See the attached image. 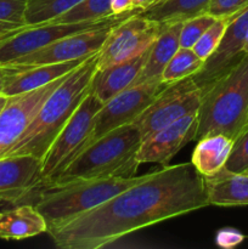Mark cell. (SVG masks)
<instances>
[{"label":"cell","instance_id":"6da1fadb","mask_svg":"<svg viewBox=\"0 0 248 249\" xmlns=\"http://www.w3.org/2000/svg\"><path fill=\"white\" fill-rule=\"evenodd\" d=\"M207 206L204 178L190 160L145 174L138 184L48 233L61 249H99Z\"/></svg>","mask_w":248,"mask_h":249},{"label":"cell","instance_id":"7a4b0ae2","mask_svg":"<svg viewBox=\"0 0 248 249\" xmlns=\"http://www.w3.org/2000/svg\"><path fill=\"white\" fill-rule=\"evenodd\" d=\"M97 68V53L73 70L45 100L14 147L5 155H32L43 158L61 129L90 90Z\"/></svg>","mask_w":248,"mask_h":249},{"label":"cell","instance_id":"3957f363","mask_svg":"<svg viewBox=\"0 0 248 249\" xmlns=\"http://www.w3.org/2000/svg\"><path fill=\"white\" fill-rule=\"evenodd\" d=\"M195 140L223 134L236 140L248 125V53L203 88Z\"/></svg>","mask_w":248,"mask_h":249},{"label":"cell","instance_id":"277c9868","mask_svg":"<svg viewBox=\"0 0 248 249\" xmlns=\"http://www.w3.org/2000/svg\"><path fill=\"white\" fill-rule=\"evenodd\" d=\"M141 142L142 136L135 123L113 129L78 153L46 187L63 186L82 180L135 177L140 165L136 155Z\"/></svg>","mask_w":248,"mask_h":249},{"label":"cell","instance_id":"5b68a950","mask_svg":"<svg viewBox=\"0 0 248 249\" xmlns=\"http://www.w3.org/2000/svg\"><path fill=\"white\" fill-rule=\"evenodd\" d=\"M143 175L133 178H106L75 181L39 190L33 206L40 212L49 230L58 228L80 214L100 206L141 181Z\"/></svg>","mask_w":248,"mask_h":249},{"label":"cell","instance_id":"8992f818","mask_svg":"<svg viewBox=\"0 0 248 249\" xmlns=\"http://www.w3.org/2000/svg\"><path fill=\"white\" fill-rule=\"evenodd\" d=\"M102 105L89 90L41 158L40 189L49 186L74 160L75 156L82 152L92 130V119Z\"/></svg>","mask_w":248,"mask_h":249},{"label":"cell","instance_id":"52a82bcc","mask_svg":"<svg viewBox=\"0 0 248 249\" xmlns=\"http://www.w3.org/2000/svg\"><path fill=\"white\" fill-rule=\"evenodd\" d=\"M202 94L203 88L195 82L194 77L165 85L134 122L140 129L142 140L177 119L198 112Z\"/></svg>","mask_w":248,"mask_h":249},{"label":"cell","instance_id":"ba28073f","mask_svg":"<svg viewBox=\"0 0 248 249\" xmlns=\"http://www.w3.org/2000/svg\"><path fill=\"white\" fill-rule=\"evenodd\" d=\"M165 85L160 78L133 84L105 102L92 119V130L83 150L108 131L134 123Z\"/></svg>","mask_w":248,"mask_h":249},{"label":"cell","instance_id":"9c48e42d","mask_svg":"<svg viewBox=\"0 0 248 249\" xmlns=\"http://www.w3.org/2000/svg\"><path fill=\"white\" fill-rule=\"evenodd\" d=\"M138 11V10H134ZM123 15H113L111 17L94 22H82V23H46L26 26L19 31L0 38V66H14L16 61L63 36L87 31V29L96 28L111 22L118 21L123 17L128 16L131 12Z\"/></svg>","mask_w":248,"mask_h":249},{"label":"cell","instance_id":"30bf717a","mask_svg":"<svg viewBox=\"0 0 248 249\" xmlns=\"http://www.w3.org/2000/svg\"><path fill=\"white\" fill-rule=\"evenodd\" d=\"M162 26L135 11L112 28L97 53V68L133 58L152 46Z\"/></svg>","mask_w":248,"mask_h":249},{"label":"cell","instance_id":"8fae6325","mask_svg":"<svg viewBox=\"0 0 248 249\" xmlns=\"http://www.w3.org/2000/svg\"><path fill=\"white\" fill-rule=\"evenodd\" d=\"M125 17L118 19V21L96 27V28L87 29V31L63 36L58 40L19 58L14 66L31 68L35 67V66L67 62V61L89 57V56L99 53V50L104 45L105 40L111 33L112 28L121 21H123Z\"/></svg>","mask_w":248,"mask_h":249},{"label":"cell","instance_id":"7c38bea8","mask_svg":"<svg viewBox=\"0 0 248 249\" xmlns=\"http://www.w3.org/2000/svg\"><path fill=\"white\" fill-rule=\"evenodd\" d=\"M68 74L32 91L7 97L6 104L0 112V158L5 157L14 147L38 113L41 105Z\"/></svg>","mask_w":248,"mask_h":249},{"label":"cell","instance_id":"4fadbf2b","mask_svg":"<svg viewBox=\"0 0 248 249\" xmlns=\"http://www.w3.org/2000/svg\"><path fill=\"white\" fill-rule=\"evenodd\" d=\"M248 36V5L230 18L226 31L216 50L204 61L203 67L194 75L201 88L223 74L243 56L246 38Z\"/></svg>","mask_w":248,"mask_h":249},{"label":"cell","instance_id":"5bb4252c","mask_svg":"<svg viewBox=\"0 0 248 249\" xmlns=\"http://www.w3.org/2000/svg\"><path fill=\"white\" fill-rule=\"evenodd\" d=\"M197 118V112L187 114L142 140L136 155L138 162L167 164L186 143L195 140Z\"/></svg>","mask_w":248,"mask_h":249},{"label":"cell","instance_id":"9a60e30c","mask_svg":"<svg viewBox=\"0 0 248 249\" xmlns=\"http://www.w3.org/2000/svg\"><path fill=\"white\" fill-rule=\"evenodd\" d=\"M41 160L32 155L0 158V202L18 203L41 186Z\"/></svg>","mask_w":248,"mask_h":249},{"label":"cell","instance_id":"2e32d148","mask_svg":"<svg viewBox=\"0 0 248 249\" xmlns=\"http://www.w3.org/2000/svg\"><path fill=\"white\" fill-rule=\"evenodd\" d=\"M148 50L126 61L96 68L90 83V91L105 104L111 97L135 83L147 58Z\"/></svg>","mask_w":248,"mask_h":249},{"label":"cell","instance_id":"e0dca14e","mask_svg":"<svg viewBox=\"0 0 248 249\" xmlns=\"http://www.w3.org/2000/svg\"><path fill=\"white\" fill-rule=\"evenodd\" d=\"M87 58L24 68V70L14 73L7 78L0 94L9 97L38 89V88L44 87V85L71 73L78 66L82 65Z\"/></svg>","mask_w":248,"mask_h":249},{"label":"cell","instance_id":"ac0fdd59","mask_svg":"<svg viewBox=\"0 0 248 249\" xmlns=\"http://www.w3.org/2000/svg\"><path fill=\"white\" fill-rule=\"evenodd\" d=\"M48 224L33 204H22L0 213V238L21 241L46 232Z\"/></svg>","mask_w":248,"mask_h":249},{"label":"cell","instance_id":"d6986e66","mask_svg":"<svg viewBox=\"0 0 248 249\" xmlns=\"http://www.w3.org/2000/svg\"><path fill=\"white\" fill-rule=\"evenodd\" d=\"M204 182L212 206H248V174L223 169L213 177L204 178Z\"/></svg>","mask_w":248,"mask_h":249},{"label":"cell","instance_id":"ffe728a7","mask_svg":"<svg viewBox=\"0 0 248 249\" xmlns=\"http://www.w3.org/2000/svg\"><path fill=\"white\" fill-rule=\"evenodd\" d=\"M182 24L184 23L162 26V31L159 32L150 48L145 65L134 84H140L147 80L160 78V74L167 63L179 50L180 32H181Z\"/></svg>","mask_w":248,"mask_h":249},{"label":"cell","instance_id":"44dd1931","mask_svg":"<svg viewBox=\"0 0 248 249\" xmlns=\"http://www.w3.org/2000/svg\"><path fill=\"white\" fill-rule=\"evenodd\" d=\"M232 146V139L223 134L204 136L197 140L191 163L203 178L213 177L225 168Z\"/></svg>","mask_w":248,"mask_h":249},{"label":"cell","instance_id":"7402d4cb","mask_svg":"<svg viewBox=\"0 0 248 249\" xmlns=\"http://www.w3.org/2000/svg\"><path fill=\"white\" fill-rule=\"evenodd\" d=\"M211 0H159L140 14L160 26L184 23L206 14Z\"/></svg>","mask_w":248,"mask_h":249},{"label":"cell","instance_id":"603a6c76","mask_svg":"<svg viewBox=\"0 0 248 249\" xmlns=\"http://www.w3.org/2000/svg\"><path fill=\"white\" fill-rule=\"evenodd\" d=\"M203 65L204 61L192 49L179 48L163 70L160 80L164 84H172L185 78L194 77Z\"/></svg>","mask_w":248,"mask_h":249},{"label":"cell","instance_id":"cb8c5ba5","mask_svg":"<svg viewBox=\"0 0 248 249\" xmlns=\"http://www.w3.org/2000/svg\"><path fill=\"white\" fill-rule=\"evenodd\" d=\"M112 0H83L67 12L56 17L53 23H82V22L101 21L113 16L111 9Z\"/></svg>","mask_w":248,"mask_h":249},{"label":"cell","instance_id":"d4e9b609","mask_svg":"<svg viewBox=\"0 0 248 249\" xmlns=\"http://www.w3.org/2000/svg\"><path fill=\"white\" fill-rule=\"evenodd\" d=\"M80 1L83 0H27L26 24L34 26L53 21Z\"/></svg>","mask_w":248,"mask_h":249},{"label":"cell","instance_id":"484cf974","mask_svg":"<svg viewBox=\"0 0 248 249\" xmlns=\"http://www.w3.org/2000/svg\"><path fill=\"white\" fill-rule=\"evenodd\" d=\"M27 0H0V38L27 26Z\"/></svg>","mask_w":248,"mask_h":249},{"label":"cell","instance_id":"4316f807","mask_svg":"<svg viewBox=\"0 0 248 249\" xmlns=\"http://www.w3.org/2000/svg\"><path fill=\"white\" fill-rule=\"evenodd\" d=\"M229 22H230V18H216L215 22L202 34L201 38L192 46V50L202 60L206 61L216 50L221 39H223Z\"/></svg>","mask_w":248,"mask_h":249},{"label":"cell","instance_id":"83f0119b","mask_svg":"<svg viewBox=\"0 0 248 249\" xmlns=\"http://www.w3.org/2000/svg\"><path fill=\"white\" fill-rule=\"evenodd\" d=\"M215 17L211 15L203 14L184 22L180 32V48L192 49V46L201 38L202 34L215 22Z\"/></svg>","mask_w":248,"mask_h":249},{"label":"cell","instance_id":"f1b7e54d","mask_svg":"<svg viewBox=\"0 0 248 249\" xmlns=\"http://www.w3.org/2000/svg\"><path fill=\"white\" fill-rule=\"evenodd\" d=\"M224 169L230 173H243L248 169V125L233 141L230 157Z\"/></svg>","mask_w":248,"mask_h":249},{"label":"cell","instance_id":"f546056e","mask_svg":"<svg viewBox=\"0 0 248 249\" xmlns=\"http://www.w3.org/2000/svg\"><path fill=\"white\" fill-rule=\"evenodd\" d=\"M247 5L248 0H211L206 14L215 18H231Z\"/></svg>","mask_w":248,"mask_h":249},{"label":"cell","instance_id":"4dcf8cb0","mask_svg":"<svg viewBox=\"0 0 248 249\" xmlns=\"http://www.w3.org/2000/svg\"><path fill=\"white\" fill-rule=\"evenodd\" d=\"M245 240V235L232 228H224L216 232L215 243L220 248L230 249L241 245Z\"/></svg>","mask_w":248,"mask_h":249},{"label":"cell","instance_id":"1f68e13d","mask_svg":"<svg viewBox=\"0 0 248 249\" xmlns=\"http://www.w3.org/2000/svg\"><path fill=\"white\" fill-rule=\"evenodd\" d=\"M134 1L135 0H112L111 9L113 15H123L126 12L134 11Z\"/></svg>","mask_w":248,"mask_h":249},{"label":"cell","instance_id":"d6a6232c","mask_svg":"<svg viewBox=\"0 0 248 249\" xmlns=\"http://www.w3.org/2000/svg\"><path fill=\"white\" fill-rule=\"evenodd\" d=\"M24 68L26 67H18V66H0V92H1L5 82H6V79L10 75L16 72H19V71L24 70Z\"/></svg>","mask_w":248,"mask_h":249},{"label":"cell","instance_id":"836d02e7","mask_svg":"<svg viewBox=\"0 0 248 249\" xmlns=\"http://www.w3.org/2000/svg\"><path fill=\"white\" fill-rule=\"evenodd\" d=\"M159 0H135L134 1V9L138 10V11H143V10L148 9L152 5H155L156 2H158Z\"/></svg>","mask_w":248,"mask_h":249},{"label":"cell","instance_id":"e575fe53","mask_svg":"<svg viewBox=\"0 0 248 249\" xmlns=\"http://www.w3.org/2000/svg\"><path fill=\"white\" fill-rule=\"evenodd\" d=\"M7 101V96H5V95L0 94V112H1V109L4 108L5 104H6Z\"/></svg>","mask_w":248,"mask_h":249},{"label":"cell","instance_id":"d590c367","mask_svg":"<svg viewBox=\"0 0 248 249\" xmlns=\"http://www.w3.org/2000/svg\"><path fill=\"white\" fill-rule=\"evenodd\" d=\"M243 53H248V36L246 38V43H245V48H243Z\"/></svg>","mask_w":248,"mask_h":249},{"label":"cell","instance_id":"8d00e7d4","mask_svg":"<svg viewBox=\"0 0 248 249\" xmlns=\"http://www.w3.org/2000/svg\"><path fill=\"white\" fill-rule=\"evenodd\" d=\"M243 173H245V174H248V169L246 170V172H243Z\"/></svg>","mask_w":248,"mask_h":249}]
</instances>
